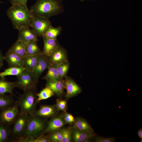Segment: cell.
I'll return each instance as SVG.
<instances>
[{
  "label": "cell",
  "mask_w": 142,
  "mask_h": 142,
  "mask_svg": "<svg viewBox=\"0 0 142 142\" xmlns=\"http://www.w3.org/2000/svg\"><path fill=\"white\" fill-rule=\"evenodd\" d=\"M40 55H26L23 58V67L25 70L32 72L38 62Z\"/></svg>",
  "instance_id": "cell-21"
},
{
  "label": "cell",
  "mask_w": 142,
  "mask_h": 142,
  "mask_svg": "<svg viewBox=\"0 0 142 142\" xmlns=\"http://www.w3.org/2000/svg\"><path fill=\"white\" fill-rule=\"evenodd\" d=\"M66 124L62 116H54L47 121L44 134L52 133L60 129Z\"/></svg>",
  "instance_id": "cell-11"
},
{
  "label": "cell",
  "mask_w": 142,
  "mask_h": 142,
  "mask_svg": "<svg viewBox=\"0 0 142 142\" xmlns=\"http://www.w3.org/2000/svg\"><path fill=\"white\" fill-rule=\"evenodd\" d=\"M16 87H17L16 81L10 82L6 80L5 78H0V94L8 93L14 95L13 90Z\"/></svg>",
  "instance_id": "cell-20"
},
{
  "label": "cell",
  "mask_w": 142,
  "mask_h": 142,
  "mask_svg": "<svg viewBox=\"0 0 142 142\" xmlns=\"http://www.w3.org/2000/svg\"><path fill=\"white\" fill-rule=\"evenodd\" d=\"M25 69L23 67H9L5 69L3 71L0 73V78H5V77L8 76H17L22 73Z\"/></svg>",
  "instance_id": "cell-28"
},
{
  "label": "cell",
  "mask_w": 142,
  "mask_h": 142,
  "mask_svg": "<svg viewBox=\"0 0 142 142\" xmlns=\"http://www.w3.org/2000/svg\"><path fill=\"white\" fill-rule=\"evenodd\" d=\"M36 92V89L27 90L19 97L17 101L20 112L28 115L33 114L36 110L38 102Z\"/></svg>",
  "instance_id": "cell-4"
},
{
  "label": "cell",
  "mask_w": 142,
  "mask_h": 142,
  "mask_svg": "<svg viewBox=\"0 0 142 142\" xmlns=\"http://www.w3.org/2000/svg\"><path fill=\"white\" fill-rule=\"evenodd\" d=\"M17 77V87L24 91L36 89L38 78L35 76L32 72L25 69Z\"/></svg>",
  "instance_id": "cell-6"
},
{
  "label": "cell",
  "mask_w": 142,
  "mask_h": 142,
  "mask_svg": "<svg viewBox=\"0 0 142 142\" xmlns=\"http://www.w3.org/2000/svg\"><path fill=\"white\" fill-rule=\"evenodd\" d=\"M7 14L14 28L18 30L23 26L31 27L34 16L27 6L20 4L12 5L7 9Z\"/></svg>",
  "instance_id": "cell-2"
},
{
  "label": "cell",
  "mask_w": 142,
  "mask_h": 142,
  "mask_svg": "<svg viewBox=\"0 0 142 142\" xmlns=\"http://www.w3.org/2000/svg\"><path fill=\"white\" fill-rule=\"evenodd\" d=\"M33 142H50L48 135H43L34 139Z\"/></svg>",
  "instance_id": "cell-36"
},
{
  "label": "cell",
  "mask_w": 142,
  "mask_h": 142,
  "mask_svg": "<svg viewBox=\"0 0 142 142\" xmlns=\"http://www.w3.org/2000/svg\"><path fill=\"white\" fill-rule=\"evenodd\" d=\"M29 27L28 26H23L18 29V39L26 43L33 41H38V36L36 33Z\"/></svg>",
  "instance_id": "cell-12"
},
{
  "label": "cell",
  "mask_w": 142,
  "mask_h": 142,
  "mask_svg": "<svg viewBox=\"0 0 142 142\" xmlns=\"http://www.w3.org/2000/svg\"><path fill=\"white\" fill-rule=\"evenodd\" d=\"M46 87L50 88L54 94L58 97H61L63 94L65 88L64 80H59L47 82Z\"/></svg>",
  "instance_id": "cell-18"
},
{
  "label": "cell",
  "mask_w": 142,
  "mask_h": 142,
  "mask_svg": "<svg viewBox=\"0 0 142 142\" xmlns=\"http://www.w3.org/2000/svg\"><path fill=\"white\" fill-rule=\"evenodd\" d=\"M58 111L55 105H44L41 106L33 114L36 116L47 119L54 116Z\"/></svg>",
  "instance_id": "cell-13"
},
{
  "label": "cell",
  "mask_w": 142,
  "mask_h": 142,
  "mask_svg": "<svg viewBox=\"0 0 142 142\" xmlns=\"http://www.w3.org/2000/svg\"><path fill=\"white\" fill-rule=\"evenodd\" d=\"M73 127L79 130L95 134L94 130L89 123L84 119L78 117L75 119Z\"/></svg>",
  "instance_id": "cell-19"
},
{
  "label": "cell",
  "mask_w": 142,
  "mask_h": 142,
  "mask_svg": "<svg viewBox=\"0 0 142 142\" xmlns=\"http://www.w3.org/2000/svg\"><path fill=\"white\" fill-rule=\"evenodd\" d=\"M96 135L95 134L83 131L73 127L71 129L72 140L75 142H89L90 139Z\"/></svg>",
  "instance_id": "cell-14"
},
{
  "label": "cell",
  "mask_w": 142,
  "mask_h": 142,
  "mask_svg": "<svg viewBox=\"0 0 142 142\" xmlns=\"http://www.w3.org/2000/svg\"><path fill=\"white\" fill-rule=\"evenodd\" d=\"M26 44L25 42L18 39L9 49L23 58L27 55L26 51Z\"/></svg>",
  "instance_id": "cell-22"
},
{
  "label": "cell",
  "mask_w": 142,
  "mask_h": 142,
  "mask_svg": "<svg viewBox=\"0 0 142 142\" xmlns=\"http://www.w3.org/2000/svg\"><path fill=\"white\" fill-rule=\"evenodd\" d=\"M47 122V119L36 116L33 114L29 115L26 134L21 142H24L28 138L34 139L44 135Z\"/></svg>",
  "instance_id": "cell-3"
},
{
  "label": "cell",
  "mask_w": 142,
  "mask_h": 142,
  "mask_svg": "<svg viewBox=\"0 0 142 142\" xmlns=\"http://www.w3.org/2000/svg\"><path fill=\"white\" fill-rule=\"evenodd\" d=\"M54 94L49 88L46 87L39 93L36 94L38 102L40 101L47 99L54 95Z\"/></svg>",
  "instance_id": "cell-30"
},
{
  "label": "cell",
  "mask_w": 142,
  "mask_h": 142,
  "mask_svg": "<svg viewBox=\"0 0 142 142\" xmlns=\"http://www.w3.org/2000/svg\"><path fill=\"white\" fill-rule=\"evenodd\" d=\"M17 102L14 105L1 110L0 123L10 127L20 113Z\"/></svg>",
  "instance_id": "cell-7"
},
{
  "label": "cell",
  "mask_w": 142,
  "mask_h": 142,
  "mask_svg": "<svg viewBox=\"0 0 142 142\" xmlns=\"http://www.w3.org/2000/svg\"><path fill=\"white\" fill-rule=\"evenodd\" d=\"M115 138L114 137H105L101 136H97L95 138L94 141L96 142H114Z\"/></svg>",
  "instance_id": "cell-35"
},
{
  "label": "cell",
  "mask_w": 142,
  "mask_h": 142,
  "mask_svg": "<svg viewBox=\"0 0 142 142\" xmlns=\"http://www.w3.org/2000/svg\"><path fill=\"white\" fill-rule=\"evenodd\" d=\"M4 60V56L0 50V69L3 67Z\"/></svg>",
  "instance_id": "cell-37"
},
{
  "label": "cell",
  "mask_w": 142,
  "mask_h": 142,
  "mask_svg": "<svg viewBox=\"0 0 142 142\" xmlns=\"http://www.w3.org/2000/svg\"><path fill=\"white\" fill-rule=\"evenodd\" d=\"M11 132L10 127L0 123V142L10 141Z\"/></svg>",
  "instance_id": "cell-27"
},
{
  "label": "cell",
  "mask_w": 142,
  "mask_h": 142,
  "mask_svg": "<svg viewBox=\"0 0 142 142\" xmlns=\"http://www.w3.org/2000/svg\"><path fill=\"white\" fill-rule=\"evenodd\" d=\"M3 3V2H2L0 0V4L1 3Z\"/></svg>",
  "instance_id": "cell-42"
},
{
  "label": "cell",
  "mask_w": 142,
  "mask_h": 142,
  "mask_svg": "<svg viewBox=\"0 0 142 142\" xmlns=\"http://www.w3.org/2000/svg\"><path fill=\"white\" fill-rule=\"evenodd\" d=\"M62 28L60 26L54 27L52 26L47 30L42 37L52 39H57L61 34Z\"/></svg>",
  "instance_id": "cell-26"
},
{
  "label": "cell",
  "mask_w": 142,
  "mask_h": 142,
  "mask_svg": "<svg viewBox=\"0 0 142 142\" xmlns=\"http://www.w3.org/2000/svg\"><path fill=\"white\" fill-rule=\"evenodd\" d=\"M28 120V115L20 112L11 129L10 138L12 137V141L21 142L24 138L27 131Z\"/></svg>",
  "instance_id": "cell-5"
},
{
  "label": "cell",
  "mask_w": 142,
  "mask_h": 142,
  "mask_svg": "<svg viewBox=\"0 0 142 142\" xmlns=\"http://www.w3.org/2000/svg\"><path fill=\"white\" fill-rule=\"evenodd\" d=\"M141 141H142V129L140 128L138 130L137 133Z\"/></svg>",
  "instance_id": "cell-38"
},
{
  "label": "cell",
  "mask_w": 142,
  "mask_h": 142,
  "mask_svg": "<svg viewBox=\"0 0 142 142\" xmlns=\"http://www.w3.org/2000/svg\"><path fill=\"white\" fill-rule=\"evenodd\" d=\"M20 4L24 6H27L28 0H19Z\"/></svg>",
  "instance_id": "cell-40"
},
{
  "label": "cell",
  "mask_w": 142,
  "mask_h": 142,
  "mask_svg": "<svg viewBox=\"0 0 142 142\" xmlns=\"http://www.w3.org/2000/svg\"><path fill=\"white\" fill-rule=\"evenodd\" d=\"M49 65L48 58L42 54L32 72L35 76L38 78L43 72L48 68Z\"/></svg>",
  "instance_id": "cell-17"
},
{
  "label": "cell",
  "mask_w": 142,
  "mask_h": 142,
  "mask_svg": "<svg viewBox=\"0 0 142 142\" xmlns=\"http://www.w3.org/2000/svg\"><path fill=\"white\" fill-rule=\"evenodd\" d=\"M12 5L20 4L19 0H9Z\"/></svg>",
  "instance_id": "cell-39"
},
{
  "label": "cell",
  "mask_w": 142,
  "mask_h": 142,
  "mask_svg": "<svg viewBox=\"0 0 142 142\" xmlns=\"http://www.w3.org/2000/svg\"><path fill=\"white\" fill-rule=\"evenodd\" d=\"M48 59L49 64L58 65L63 62L68 61L67 51L60 45Z\"/></svg>",
  "instance_id": "cell-9"
},
{
  "label": "cell",
  "mask_w": 142,
  "mask_h": 142,
  "mask_svg": "<svg viewBox=\"0 0 142 142\" xmlns=\"http://www.w3.org/2000/svg\"><path fill=\"white\" fill-rule=\"evenodd\" d=\"M58 65L49 64L46 74L43 79L47 82L53 81L61 80L59 79L57 70Z\"/></svg>",
  "instance_id": "cell-23"
},
{
  "label": "cell",
  "mask_w": 142,
  "mask_h": 142,
  "mask_svg": "<svg viewBox=\"0 0 142 142\" xmlns=\"http://www.w3.org/2000/svg\"><path fill=\"white\" fill-rule=\"evenodd\" d=\"M44 47L42 54L48 58L60 45L57 39H52L42 37Z\"/></svg>",
  "instance_id": "cell-15"
},
{
  "label": "cell",
  "mask_w": 142,
  "mask_h": 142,
  "mask_svg": "<svg viewBox=\"0 0 142 142\" xmlns=\"http://www.w3.org/2000/svg\"><path fill=\"white\" fill-rule=\"evenodd\" d=\"M52 26L49 19L34 16L31 27L38 36L42 37L48 29Z\"/></svg>",
  "instance_id": "cell-8"
},
{
  "label": "cell",
  "mask_w": 142,
  "mask_h": 142,
  "mask_svg": "<svg viewBox=\"0 0 142 142\" xmlns=\"http://www.w3.org/2000/svg\"><path fill=\"white\" fill-rule=\"evenodd\" d=\"M37 42L33 41L26 43V51L27 55H36L42 54V52L37 45Z\"/></svg>",
  "instance_id": "cell-24"
},
{
  "label": "cell",
  "mask_w": 142,
  "mask_h": 142,
  "mask_svg": "<svg viewBox=\"0 0 142 142\" xmlns=\"http://www.w3.org/2000/svg\"><path fill=\"white\" fill-rule=\"evenodd\" d=\"M11 95L0 94V110L12 106L16 103Z\"/></svg>",
  "instance_id": "cell-25"
},
{
  "label": "cell",
  "mask_w": 142,
  "mask_h": 142,
  "mask_svg": "<svg viewBox=\"0 0 142 142\" xmlns=\"http://www.w3.org/2000/svg\"><path fill=\"white\" fill-rule=\"evenodd\" d=\"M34 16L49 19L64 11L62 0H37L30 9Z\"/></svg>",
  "instance_id": "cell-1"
},
{
  "label": "cell",
  "mask_w": 142,
  "mask_h": 142,
  "mask_svg": "<svg viewBox=\"0 0 142 142\" xmlns=\"http://www.w3.org/2000/svg\"><path fill=\"white\" fill-rule=\"evenodd\" d=\"M72 127L63 129V138L61 142H70L72 141Z\"/></svg>",
  "instance_id": "cell-32"
},
{
  "label": "cell",
  "mask_w": 142,
  "mask_h": 142,
  "mask_svg": "<svg viewBox=\"0 0 142 142\" xmlns=\"http://www.w3.org/2000/svg\"><path fill=\"white\" fill-rule=\"evenodd\" d=\"M70 65L68 61L63 62L58 65L57 70L60 79H63L67 76Z\"/></svg>",
  "instance_id": "cell-29"
},
{
  "label": "cell",
  "mask_w": 142,
  "mask_h": 142,
  "mask_svg": "<svg viewBox=\"0 0 142 142\" xmlns=\"http://www.w3.org/2000/svg\"><path fill=\"white\" fill-rule=\"evenodd\" d=\"M66 124H72L74 123L75 118L71 114L67 112H64L62 115Z\"/></svg>",
  "instance_id": "cell-34"
},
{
  "label": "cell",
  "mask_w": 142,
  "mask_h": 142,
  "mask_svg": "<svg viewBox=\"0 0 142 142\" xmlns=\"http://www.w3.org/2000/svg\"><path fill=\"white\" fill-rule=\"evenodd\" d=\"M85 0H80V2H83Z\"/></svg>",
  "instance_id": "cell-41"
},
{
  "label": "cell",
  "mask_w": 142,
  "mask_h": 142,
  "mask_svg": "<svg viewBox=\"0 0 142 142\" xmlns=\"http://www.w3.org/2000/svg\"><path fill=\"white\" fill-rule=\"evenodd\" d=\"M55 105L58 111H62L64 112L66 111L67 103L66 100L58 99L56 100Z\"/></svg>",
  "instance_id": "cell-33"
},
{
  "label": "cell",
  "mask_w": 142,
  "mask_h": 142,
  "mask_svg": "<svg viewBox=\"0 0 142 142\" xmlns=\"http://www.w3.org/2000/svg\"><path fill=\"white\" fill-rule=\"evenodd\" d=\"M64 82L67 91L66 97L67 98L74 97L82 92L81 88L71 78L66 76Z\"/></svg>",
  "instance_id": "cell-10"
},
{
  "label": "cell",
  "mask_w": 142,
  "mask_h": 142,
  "mask_svg": "<svg viewBox=\"0 0 142 142\" xmlns=\"http://www.w3.org/2000/svg\"><path fill=\"white\" fill-rule=\"evenodd\" d=\"M48 134L50 142H61L63 138V129Z\"/></svg>",
  "instance_id": "cell-31"
},
{
  "label": "cell",
  "mask_w": 142,
  "mask_h": 142,
  "mask_svg": "<svg viewBox=\"0 0 142 142\" xmlns=\"http://www.w3.org/2000/svg\"><path fill=\"white\" fill-rule=\"evenodd\" d=\"M4 60L6 61L9 67H23V58L9 49L4 56Z\"/></svg>",
  "instance_id": "cell-16"
}]
</instances>
